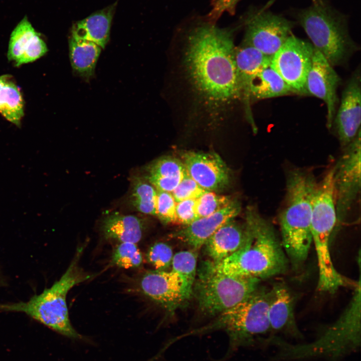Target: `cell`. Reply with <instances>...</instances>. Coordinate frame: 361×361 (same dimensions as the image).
Returning <instances> with one entry per match:
<instances>
[{
    "instance_id": "6da1fadb",
    "label": "cell",
    "mask_w": 361,
    "mask_h": 361,
    "mask_svg": "<svg viewBox=\"0 0 361 361\" xmlns=\"http://www.w3.org/2000/svg\"><path fill=\"white\" fill-rule=\"evenodd\" d=\"M187 40L183 64L205 107L219 112L242 101L231 32L212 24L203 25L193 29Z\"/></svg>"
},
{
    "instance_id": "7a4b0ae2",
    "label": "cell",
    "mask_w": 361,
    "mask_h": 361,
    "mask_svg": "<svg viewBox=\"0 0 361 361\" xmlns=\"http://www.w3.org/2000/svg\"><path fill=\"white\" fill-rule=\"evenodd\" d=\"M245 222L248 233L243 245L222 261H211L214 268L226 274L260 280L284 273L289 261L273 225L253 207H248Z\"/></svg>"
},
{
    "instance_id": "3957f363",
    "label": "cell",
    "mask_w": 361,
    "mask_h": 361,
    "mask_svg": "<svg viewBox=\"0 0 361 361\" xmlns=\"http://www.w3.org/2000/svg\"><path fill=\"white\" fill-rule=\"evenodd\" d=\"M360 290L359 279L346 309L313 341L294 344L276 335L265 338L263 344L272 345L277 348L273 359L277 361H296L324 358L336 361L356 351L360 346L361 341Z\"/></svg>"
},
{
    "instance_id": "277c9868",
    "label": "cell",
    "mask_w": 361,
    "mask_h": 361,
    "mask_svg": "<svg viewBox=\"0 0 361 361\" xmlns=\"http://www.w3.org/2000/svg\"><path fill=\"white\" fill-rule=\"evenodd\" d=\"M317 184L308 170L294 169L287 176L285 200L278 218L281 245L294 269L304 264L312 244V207Z\"/></svg>"
},
{
    "instance_id": "5b68a950",
    "label": "cell",
    "mask_w": 361,
    "mask_h": 361,
    "mask_svg": "<svg viewBox=\"0 0 361 361\" xmlns=\"http://www.w3.org/2000/svg\"><path fill=\"white\" fill-rule=\"evenodd\" d=\"M82 252V249L80 248L65 272L51 287L33 296L27 302L0 303V311L23 312L68 338L91 342L71 324L66 302L69 291L90 277L78 265Z\"/></svg>"
},
{
    "instance_id": "8992f818",
    "label": "cell",
    "mask_w": 361,
    "mask_h": 361,
    "mask_svg": "<svg viewBox=\"0 0 361 361\" xmlns=\"http://www.w3.org/2000/svg\"><path fill=\"white\" fill-rule=\"evenodd\" d=\"M269 290L259 287L246 298L223 311L208 324L192 329L184 336L205 334L218 330L229 338L228 357L241 347L253 345L271 331L268 318Z\"/></svg>"
},
{
    "instance_id": "52a82bcc",
    "label": "cell",
    "mask_w": 361,
    "mask_h": 361,
    "mask_svg": "<svg viewBox=\"0 0 361 361\" xmlns=\"http://www.w3.org/2000/svg\"><path fill=\"white\" fill-rule=\"evenodd\" d=\"M334 173L333 166L317 184L311 221L312 243L315 247L318 268L317 289L331 293L342 287L351 285L348 279L336 270L329 250L330 239L336 225Z\"/></svg>"
},
{
    "instance_id": "ba28073f",
    "label": "cell",
    "mask_w": 361,
    "mask_h": 361,
    "mask_svg": "<svg viewBox=\"0 0 361 361\" xmlns=\"http://www.w3.org/2000/svg\"><path fill=\"white\" fill-rule=\"evenodd\" d=\"M299 23L318 51L333 67L345 63L358 49L344 17L323 0H314L298 15Z\"/></svg>"
},
{
    "instance_id": "9c48e42d",
    "label": "cell",
    "mask_w": 361,
    "mask_h": 361,
    "mask_svg": "<svg viewBox=\"0 0 361 361\" xmlns=\"http://www.w3.org/2000/svg\"><path fill=\"white\" fill-rule=\"evenodd\" d=\"M260 281L221 273L208 261L199 270L193 293L201 312L215 317L248 297L259 287Z\"/></svg>"
},
{
    "instance_id": "30bf717a",
    "label": "cell",
    "mask_w": 361,
    "mask_h": 361,
    "mask_svg": "<svg viewBox=\"0 0 361 361\" xmlns=\"http://www.w3.org/2000/svg\"><path fill=\"white\" fill-rule=\"evenodd\" d=\"M360 130L334 166L336 226L344 220L360 190Z\"/></svg>"
},
{
    "instance_id": "8fae6325",
    "label": "cell",
    "mask_w": 361,
    "mask_h": 361,
    "mask_svg": "<svg viewBox=\"0 0 361 361\" xmlns=\"http://www.w3.org/2000/svg\"><path fill=\"white\" fill-rule=\"evenodd\" d=\"M314 48L292 34L273 56L270 65L296 94H305Z\"/></svg>"
},
{
    "instance_id": "7c38bea8",
    "label": "cell",
    "mask_w": 361,
    "mask_h": 361,
    "mask_svg": "<svg viewBox=\"0 0 361 361\" xmlns=\"http://www.w3.org/2000/svg\"><path fill=\"white\" fill-rule=\"evenodd\" d=\"M293 23L269 11H259L246 21L243 44L271 59L291 33Z\"/></svg>"
},
{
    "instance_id": "4fadbf2b",
    "label": "cell",
    "mask_w": 361,
    "mask_h": 361,
    "mask_svg": "<svg viewBox=\"0 0 361 361\" xmlns=\"http://www.w3.org/2000/svg\"><path fill=\"white\" fill-rule=\"evenodd\" d=\"M340 78L333 66L314 48L312 64L305 84V94L322 100L327 108L326 126L332 127L338 103L337 89Z\"/></svg>"
},
{
    "instance_id": "5bb4252c",
    "label": "cell",
    "mask_w": 361,
    "mask_h": 361,
    "mask_svg": "<svg viewBox=\"0 0 361 361\" xmlns=\"http://www.w3.org/2000/svg\"><path fill=\"white\" fill-rule=\"evenodd\" d=\"M138 286L144 295L170 315L188 300L182 280L171 270L148 271L141 276Z\"/></svg>"
},
{
    "instance_id": "9a60e30c",
    "label": "cell",
    "mask_w": 361,
    "mask_h": 361,
    "mask_svg": "<svg viewBox=\"0 0 361 361\" xmlns=\"http://www.w3.org/2000/svg\"><path fill=\"white\" fill-rule=\"evenodd\" d=\"M361 80L360 68L347 81L336 111L333 125L341 145L345 147L360 130Z\"/></svg>"
},
{
    "instance_id": "2e32d148",
    "label": "cell",
    "mask_w": 361,
    "mask_h": 361,
    "mask_svg": "<svg viewBox=\"0 0 361 361\" xmlns=\"http://www.w3.org/2000/svg\"><path fill=\"white\" fill-rule=\"evenodd\" d=\"M182 161L188 174L206 191L221 190L229 184V169L215 152L188 151L183 154Z\"/></svg>"
},
{
    "instance_id": "e0dca14e",
    "label": "cell",
    "mask_w": 361,
    "mask_h": 361,
    "mask_svg": "<svg viewBox=\"0 0 361 361\" xmlns=\"http://www.w3.org/2000/svg\"><path fill=\"white\" fill-rule=\"evenodd\" d=\"M240 211L239 202L233 200L225 208L210 216L198 219L175 231L172 236L196 250L204 245L221 226L234 219Z\"/></svg>"
},
{
    "instance_id": "ac0fdd59",
    "label": "cell",
    "mask_w": 361,
    "mask_h": 361,
    "mask_svg": "<svg viewBox=\"0 0 361 361\" xmlns=\"http://www.w3.org/2000/svg\"><path fill=\"white\" fill-rule=\"evenodd\" d=\"M294 299L288 287L279 282L269 289L268 318L271 331L281 332L295 339L303 338L294 312Z\"/></svg>"
},
{
    "instance_id": "d6986e66",
    "label": "cell",
    "mask_w": 361,
    "mask_h": 361,
    "mask_svg": "<svg viewBox=\"0 0 361 361\" xmlns=\"http://www.w3.org/2000/svg\"><path fill=\"white\" fill-rule=\"evenodd\" d=\"M48 52L46 43L26 17L12 31L9 43L8 58L15 66L33 62Z\"/></svg>"
},
{
    "instance_id": "ffe728a7",
    "label": "cell",
    "mask_w": 361,
    "mask_h": 361,
    "mask_svg": "<svg viewBox=\"0 0 361 361\" xmlns=\"http://www.w3.org/2000/svg\"><path fill=\"white\" fill-rule=\"evenodd\" d=\"M271 59L257 49L248 45L243 44L235 49V62L242 94V101L245 106L248 119L254 131L257 128L250 110V86L256 74L264 67L269 64Z\"/></svg>"
},
{
    "instance_id": "44dd1931",
    "label": "cell",
    "mask_w": 361,
    "mask_h": 361,
    "mask_svg": "<svg viewBox=\"0 0 361 361\" xmlns=\"http://www.w3.org/2000/svg\"><path fill=\"white\" fill-rule=\"evenodd\" d=\"M247 233L246 222L240 223L234 219L224 224L204 245L210 261L218 263L236 252L244 243Z\"/></svg>"
},
{
    "instance_id": "7402d4cb",
    "label": "cell",
    "mask_w": 361,
    "mask_h": 361,
    "mask_svg": "<svg viewBox=\"0 0 361 361\" xmlns=\"http://www.w3.org/2000/svg\"><path fill=\"white\" fill-rule=\"evenodd\" d=\"M146 179L157 190L171 193L187 173L182 161L176 157H159L147 167Z\"/></svg>"
},
{
    "instance_id": "603a6c76",
    "label": "cell",
    "mask_w": 361,
    "mask_h": 361,
    "mask_svg": "<svg viewBox=\"0 0 361 361\" xmlns=\"http://www.w3.org/2000/svg\"><path fill=\"white\" fill-rule=\"evenodd\" d=\"M114 6L95 13L77 22L73 27L71 36L93 42L104 48L109 38Z\"/></svg>"
},
{
    "instance_id": "cb8c5ba5",
    "label": "cell",
    "mask_w": 361,
    "mask_h": 361,
    "mask_svg": "<svg viewBox=\"0 0 361 361\" xmlns=\"http://www.w3.org/2000/svg\"><path fill=\"white\" fill-rule=\"evenodd\" d=\"M101 229L107 239L137 244L142 237L144 223L136 216L114 213L105 218Z\"/></svg>"
},
{
    "instance_id": "d4e9b609",
    "label": "cell",
    "mask_w": 361,
    "mask_h": 361,
    "mask_svg": "<svg viewBox=\"0 0 361 361\" xmlns=\"http://www.w3.org/2000/svg\"><path fill=\"white\" fill-rule=\"evenodd\" d=\"M296 93L272 67L270 63L254 77L250 88V103Z\"/></svg>"
},
{
    "instance_id": "484cf974",
    "label": "cell",
    "mask_w": 361,
    "mask_h": 361,
    "mask_svg": "<svg viewBox=\"0 0 361 361\" xmlns=\"http://www.w3.org/2000/svg\"><path fill=\"white\" fill-rule=\"evenodd\" d=\"M0 114L18 127L24 116V101L12 75L0 76Z\"/></svg>"
},
{
    "instance_id": "4316f807",
    "label": "cell",
    "mask_w": 361,
    "mask_h": 361,
    "mask_svg": "<svg viewBox=\"0 0 361 361\" xmlns=\"http://www.w3.org/2000/svg\"><path fill=\"white\" fill-rule=\"evenodd\" d=\"M101 48L95 43L72 36L69 40V56L74 71L89 78L94 73Z\"/></svg>"
},
{
    "instance_id": "83f0119b",
    "label": "cell",
    "mask_w": 361,
    "mask_h": 361,
    "mask_svg": "<svg viewBox=\"0 0 361 361\" xmlns=\"http://www.w3.org/2000/svg\"><path fill=\"white\" fill-rule=\"evenodd\" d=\"M198 254L196 250L179 251L173 255L171 270L180 277L186 296L189 300L193 294L196 278Z\"/></svg>"
},
{
    "instance_id": "f1b7e54d",
    "label": "cell",
    "mask_w": 361,
    "mask_h": 361,
    "mask_svg": "<svg viewBox=\"0 0 361 361\" xmlns=\"http://www.w3.org/2000/svg\"><path fill=\"white\" fill-rule=\"evenodd\" d=\"M157 190L149 182L140 177L133 179L131 195L133 206L139 212L155 216Z\"/></svg>"
},
{
    "instance_id": "f546056e",
    "label": "cell",
    "mask_w": 361,
    "mask_h": 361,
    "mask_svg": "<svg viewBox=\"0 0 361 361\" xmlns=\"http://www.w3.org/2000/svg\"><path fill=\"white\" fill-rule=\"evenodd\" d=\"M143 257L136 244L122 242L114 250L110 265L124 269L137 268L142 265Z\"/></svg>"
},
{
    "instance_id": "4dcf8cb0",
    "label": "cell",
    "mask_w": 361,
    "mask_h": 361,
    "mask_svg": "<svg viewBox=\"0 0 361 361\" xmlns=\"http://www.w3.org/2000/svg\"><path fill=\"white\" fill-rule=\"evenodd\" d=\"M232 200L229 196L207 191L196 199V210L199 218L216 213L227 206Z\"/></svg>"
},
{
    "instance_id": "1f68e13d",
    "label": "cell",
    "mask_w": 361,
    "mask_h": 361,
    "mask_svg": "<svg viewBox=\"0 0 361 361\" xmlns=\"http://www.w3.org/2000/svg\"><path fill=\"white\" fill-rule=\"evenodd\" d=\"M173 256L170 246L163 242H157L152 245L146 254V259L157 270H166L172 262Z\"/></svg>"
},
{
    "instance_id": "d6a6232c",
    "label": "cell",
    "mask_w": 361,
    "mask_h": 361,
    "mask_svg": "<svg viewBox=\"0 0 361 361\" xmlns=\"http://www.w3.org/2000/svg\"><path fill=\"white\" fill-rule=\"evenodd\" d=\"M176 204L171 193L157 190L155 216L164 223L175 224Z\"/></svg>"
},
{
    "instance_id": "836d02e7",
    "label": "cell",
    "mask_w": 361,
    "mask_h": 361,
    "mask_svg": "<svg viewBox=\"0 0 361 361\" xmlns=\"http://www.w3.org/2000/svg\"><path fill=\"white\" fill-rule=\"evenodd\" d=\"M207 191L201 187L188 173L171 192L176 202L197 199Z\"/></svg>"
},
{
    "instance_id": "e575fe53",
    "label": "cell",
    "mask_w": 361,
    "mask_h": 361,
    "mask_svg": "<svg viewBox=\"0 0 361 361\" xmlns=\"http://www.w3.org/2000/svg\"><path fill=\"white\" fill-rule=\"evenodd\" d=\"M196 199H188L176 202L175 224L188 225L198 219L196 210Z\"/></svg>"
},
{
    "instance_id": "d590c367",
    "label": "cell",
    "mask_w": 361,
    "mask_h": 361,
    "mask_svg": "<svg viewBox=\"0 0 361 361\" xmlns=\"http://www.w3.org/2000/svg\"><path fill=\"white\" fill-rule=\"evenodd\" d=\"M240 0H213L212 8L208 16L209 21L213 23L225 12L233 15L237 4Z\"/></svg>"
},
{
    "instance_id": "8d00e7d4",
    "label": "cell",
    "mask_w": 361,
    "mask_h": 361,
    "mask_svg": "<svg viewBox=\"0 0 361 361\" xmlns=\"http://www.w3.org/2000/svg\"><path fill=\"white\" fill-rule=\"evenodd\" d=\"M4 280L0 273V285H4L5 284Z\"/></svg>"
}]
</instances>
